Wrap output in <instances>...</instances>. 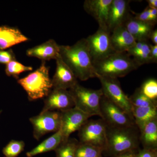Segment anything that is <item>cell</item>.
Segmentation results:
<instances>
[{
    "label": "cell",
    "instance_id": "30",
    "mask_svg": "<svg viewBox=\"0 0 157 157\" xmlns=\"http://www.w3.org/2000/svg\"><path fill=\"white\" fill-rule=\"evenodd\" d=\"M16 60L15 54L12 49L0 50V63L7 64L12 61Z\"/></svg>",
    "mask_w": 157,
    "mask_h": 157
},
{
    "label": "cell",
    "instance_id": "10",
    "mask_svg": "<svg viewBox=\"0 0 157 157\" xmlns=\"http://www.w3.org/2000/svg\"><path fill=\"white\" fill-rule=\"evenodd\" d=\"M29 121L33 129V137L38 140L46 134L55 133L60 130L61 112L56 111L40 112L39 115L30 118Z\"/></svg>",
    "mask_w": 157,
    "mask_h": 157
},
{
    "label": "cell",
    "instance_id": "9",
    "mask_svg": "<svg viewBox=\"0 0 157 157\" xmlns=\"http://www.w3.org/2000/svg\"><path fill=\"white\" fill-rule=\"evenodd\" d=\"M98 78L101 82L102 86L101 90L104 97L133 117L132 114L133 106L129 97L123 90L117 78L101 76H98Z\"/></svg>",
    "mask_w": 157,
    "mask_h": 157
},
{
    "label": "cell",
    "instance_id": "28",
    "mask_svg": "<svg viewBox=\"0 0 157 157\" xmlns=\"http://www.w3.org/2000/svg\"><path fill=\"white\" fill-rule=\"evenodd\" d=\"M33 70L32 67L25 66L17 61L14 60L6 64L5 71L7 76H12L17 79L20 73L32 71Z\"/></svg>",
    "mask_w": 157,
    "mask_h": 157
},
{
    "label": "cell",
    "instance_id": "15",
    "mask_svg": "<svg viewBox=\"0 0 157 157\" xmlns=\"http://www.w3.org/2000/svg\"><path fill=\"white\" fill-rule=\"evenodd\" d=\"M112 2V0H86L83 8L86 13L97 21L99 28L107 29L108 14Z\"/></svg>",
    "mask_w": 157,
    "mask_h": 157
},
{
    "label": "cell",
    "instance_id": "11",
    "mask_svg": "<svg viewBox=\"0 0 157 157\" xmlns=\"http://www.w3.org/2000/svg\"><path fill=\"white\" fill-rule=\"evenodd\" d=\"M61 112V125L60 130L63 141L67 140L71 134L78 131L91 117L76 107Z\"/></svg>",
    "mask_w": 157,
    "mask_h": 157
},
{
    "label": "cell",
    "instance_id": "17",
    "mask_svg": "<svg viewBox=\"0 0 157 157\" xmlns=\"http://www.w3.org/2000/svg\"><path fill=\"white\" fill-rule=\"evenodd\" d=\"M26 55L41 60L42 61L56 59L59 55V45L53 39H49L40 45L29 48Z\"/></svg>",
    "mask_w": 157,
    "mask_h": 157
},
{
    "label": "cell",
    "instance_id": "25",
    "mask_svg": "<svg viewBox=\"0 0 157 157\" xmlns=\"http://www.w3.org/2000/svg\"><path fill=\"white\" fill-rule=\"evenodd\" d=\"M133 107H157V101L151 100L144 95L140 90V88L135 90L132 96L129 97Z\"/></svg>",
    "mask_w": 157,
    "mask_h": 157
},
{
    "label": "cell",
    "instance_id": "14",
    "mask_svg": "<svg viewBox=\"0 0 157 157\" xmlns=\"http://www.w3.org/2000/svg\"><path fill=\"white\" fill-rule=\"evenodd\" d=\"M129 0H112L108 14L107 29L109 33L120 26L124 25L130 16Z\"/></svg>",
    "mask_w": 157,
    "mask_h": 157
},
{
    "label": "cell",
    "instance_id": "27",
    "mask_svg": "<svg viewBox=\"0 0 157 157\" xmlns=\"http://www.w3.org/2000/svg\"><path fill=\"white\" fill-rule=\"evenodd\" d=\"M25 143L23 140H12L2 149L5 157H17L24 150Z\"/></svg>",
    "mask_w": 157,
    "mask_h": 157
},
{
    "label": "cell",
    "instance_id": "19",
    "mask_svg": "<svg viewBox=\"0 0 157 157\" xmlns=\"http://www.w3.org/2000/svg\"><path fill=\"white\" fill-rule=\"evenodd\" d=\"M28 40V38L16 28L0 26V50H5Z\"/></svg>",
    "mask_w": 157,
    "mask_h": 157
},
{
    "label": "cell",
    "instance_id": "16",
    "mask_svg": "<svg viewBox=\"0 0 157 157\" xmlns=\"http://www.w3.org/2000/svg\"><path fill=\"white\" fill-rule=\"evenodd\" d=\"M112 47L116 52H127L136 42L124 25L120 26L110 33Z\"/></svg>",
    "mask_w": 157,
    "mask_h": 157
},
{
    "label": "cell",
    "instance_id": "26",
    "mask_svg": "<svg viewBox=\"0 0 157 157\" xmlns=\"http://www.w3.org/2000/svg\"><path fill=\"white\" fill-rule=\"evenodd\" d=\"M104 150L90 144L79 143L75 151V157H102Z\"/></svg>",
    "mask_w": 157,
    "mask_h": 157
},
{
    "label": "cell",
    "instance_id": "8",
    "mask_svg": "<svg viewBox=\"0 0 157 157\" xmlns=\"http://www.w3.org/2000/svg\"><path fill=\"white\" fill-rule=\"evenodd\" d=\"M100 110L101 119L108 126L126 127L136 125L133 117L104 95L101 98Z\"/></svg>",
    "mask_w": 157,
    "mask_h": 157
},
{
    "label": "cell",
    "instance_id": "7",
    "mask_svg": "<svg viewBox=\"0 0 157 157\" xmlns=\"http://www.w3.org/2000/svg\"><path fill=\"white\" fill-rule=\"evenodd\" d=\"M85 39L93 63L116 52L111 44L110 33L107 29L99 28Z\"/></svg>",
    "mask_w": 157,
    "mask_h": 157
},
{
    "label": "cell",
    "instance_id": "34",
    "mask_svg": "<svg viewBox=\"0 0 157 157\" xmlns=\"http://www.w3.org/2000/svg\"><path fill=\"white\" fill-rule=\"evenodd\" d=\"M150 39L152 42L153 43V45H157V30H153L150 36L149 39Z\"/></svg>",
    "mask_w": 157,
    "mask_h": 157
},
{
    "label": "cell",
    "instance_id": "31",
    "mask_svg": "<svg viewBox=\"0 0 157 157\" xmlns=\"http://www.w3.org/2000/svg\"><path fill=\"white\" fill-rule=\"evenodd\" d=\"M135 17L136 19L141 21H144V22L150 23L154 24L151 21L150 18L149 12L147 7L140 13H135Z\"/></svg>",
    "mask_w": 157,
    "mask_h": 157
},
{
    "label": "cell",
    "instance_id": "23",
    "mask_svg": "<svg viewBox=\"0 0 157 157\" xmlns=\"http://www.w3.org/2000/svg\"><path fill=\"white\" fill-rule=\"evenodd\" d=\"M140 141L144 149H157V119L146 124L140 132Z\"/></svg>",
    "mask_w": 157,
    "mask_h": 157
},
{
    "label": "cell",
    "instance_id": "36",
    "mask_svg": "<svg viewBox=\"0 0 157 157\" xmlns=\"http://www.w3.org/2000/svg\"><path fill=\"white\" fill-rule=\"evenodd\" d=\"M148 4V7L152 9H157V0H147V1Z\"/></svg>",
    "mask_w": 157,
    "mask_h": 157
},
{
    "label": "cell",
    "instance_id": "32",
    "mask_svg": "<svg viewBox=\"0 0 157 157\" xmlns=\"http://www.w3.org/2000/svg\"><path fill=\"white\" fill-rule=\"evenodd\" d=\"M155 150L146 149L143 148L137 151L135 157H153Z\"/></svg>",
    "mask_w": 157,
    "mask_h": 157
},
{
    "label": "cell",
    "instance_id": "33",
    "mask_svg": "<svg viewBox=\"0 0 157 157\" xmlns=\"http://www.w3.org/2000/svg\"><path fill=\"white\" fill-rule=\"evenodd\" d=\"M151 63H157V45H151Z\"/></svg>",
    "mask_w": 157,
    "mask_h": 157
},
{
    "label": "cell",
    "instance_id": "22",
    "mask_svg": "<svg viewBox=\"0 0 157 157\" xmlns=\"http://www.w3.org/2000/svg\"><path fill=\"white\" fill-rule=\"evenodd\" d=\"M132 114L135 125L140 132L146 124L157 119V107H133Z\"/></svg>",
    "mask_w": 157,
    "mask_h": 157
},
{
    "label": "cell",
    "instance_id": "24",
    "mask_svg": "<svg viewBox=\"0 0 157 157\" xmlns=\"http://www.w3.org/2000/svg\"><path fill=\"white\" fill-rule=\"evenodd\" d=\"M78 143V140L74 138L63 141L55 151L56 157H75Z\"/></svg>",
    "mask_w": 157,
    "mask_h": 157
},
{
    "label": "cell",
    "instance_id": "1",
    "mask_svg": "<svg viewBox=\"0 0 157 157\" xmlns=\"http://www.w3.org/2000/svg\"><path fill=\"white\" fill-rule=\"evenodd\" d=\"M59 55L77 79L86 81L98 77L85 39L71 46L59 45Z\"/></svg>",
    "mask_w": 157,
    "mask_h": 157
},
{
    "label": "cell",
    "instance_id": "35",
    "mask_svg": "<svg viewBox=\"0 0 157 157\" xmlns=\"http://www.w3.org/2000/svg\"><path fill=\"white\" fill-rule=\"evenodd\" d=\"M137 152V150L127 152L124 153L119 155L117 157H135Z\"/></svg>",
    "mask_w": 157,
    "mask_h": 157
},
{
    "label": "cell",
    "instance_id": "3",
    "mask_svg": "<svg viewBox=\"0 0 157 157\" xmlns=\"http://www.w3.org/2000/svg\"><path fill=\"white\" fill-rule=\"evenodd\" d=\"M93 64L98 77L117 78L126 76L138 68L127 52H115Z\"/></svg>",
    "mask_w": 157,
    "mask_h": 157
},
{
    "label": "cell",
    "instance_id": "37",
    "mask_svg": "<svg viewBox=\"0 0 157 157\" xmlns=\"http://www.w3.org/2000/svg\"><path fill=\"white\" fill-rule=\"evenodd\" d=\"M153 157H157V150L155 151Z\"/></svg>",
    "mask_w": 157,
    "mask_h": 157
},
{
    "label": "cell",
    "instance_id": "38",
    "mask_svg": "<svg viewBox=\"0 0 157 157\" xmlns=\"http://www.w3.org/2000/svg\"><path fill=\"white\" fill-rule=\"evenodd\" d=\"M2 110H0V115H1V113H2Z\"/></svg>",
    "mask_w": 157,
    "mask_h": 157
},
{
    "label": "cell",
    "instance_id": "18",
    "mask_svg": "<svg viewBox=\"0 0 157 157\" xmlns=\"http://www.w3.org/2000/svg\"><path fill=\"white\" fill-rule=\"evenodd\" d=\"M124 25L136 42L148 41L155 25L153 24L138 20L135 17H131V15Z\"/></svg>",
    "mask_w": 157,
    "mask_h": 157
},
{
    "label": "cell",
    "instance_id": "29",
    "mask_svg": "<svg viewBox=\"0 0 157 157\" xmlns=\"http://www.w3.org/2000/svg\"><path fill=\"white\" fill-rule=\"evenodd\" d=\"M142 93L153 101H157V81L154 78H150L144 82L140 87Z\"/></svg>",
    "mask_w": 157,
    "mask_h": 157
},
{
    "label": "cell",
    "instance_id": "5",
    "mask_svg": "<svg viewBox=\"0 0 157 157\" xmlns=\"http://www.w3.org/2000/svg\"><path fill=\"white\" fill-rule=\"evenodd\" d=\"M73 98L75 107L91 116L101 117L100 104L103 97L102 90L87 88L78 84L69 90Z\"/></svg>",
    "mask_w": 157,
    "mask_h": 157
},
{
    "label": "cell",
    "instance_id": "6",
    "mask_svg": "<svg viewBox=\"0 0 157 157\" xmlns=\"http://www.w3.org/2000/svg\"><path fill=\"white\" fill-rule=\"evenodd\" d=\"M107 124L102 119L88 120L78 132L79 142L104 150L107 145Z\"/></svg>",
    "mask_w": 157,
    "mask_h": 157
},
{
    "label": "cell",
    "instance_id": "21",
    "mask_svg": "<svg viewBox=\"0 0 157 157\" xmlns=\"http://www.w3.org/2000/svg\"><path fill=\"white\" fill-rule=\"evenodd\" d=\"M63 141V135L60 130L53 135L43 140L39 145L26 154L27 157H33L37 155L48 152L55 151L59 145Z\"/></svg>",
    "mask_w": 157,
    "mask_h": 157
},
{
    "label": "cell",
    "instance_id": "4",
    "mask_svg": "<svg viewBox=\"0 0 157 157\" xmlns=\"http://www.w3.org/2000/svg\"><path fill=\"white\" fill-rule=\"evenodd\" d=\"M17 82L25 90L30 101L45 98L52 89L49 68L44 61H42L41 66L36 71L18 79Z\"/></svg>",
    "mask_w": 157,
    "mask_h": 157
},
{
    "label": "cell",
    "instance_id": "2",
    "mask_svg": "<svg viewBox=\"0 0 157 157\" xmlns=\"http://www.w3.org/2000/svg\"><path fill=\"white\" fill-rule=\"evenodd\" d=\"M140 143V131L136 125L126 127L107 125V145L104 152L110 156L117 157L127 152L137 150Z\"/></svg>",
    "mask_w": 157,
    "mask_h": 157
},
{
    "label": "cell",
    "instance_id": "20",
    "mask_svg": "<svg viewBox=\"0 0 157 157\" xmlns=\"http://www.w3.org/2000/svg\"><path fill=\"white\" fill-rule=\"evenodd\" d=\"M151 45L148 41H138L127 52V54L133 57L132 59L138 67L141 65L151 63Z\"/></svg>",
    "mask_w": 157,
    "mask_h": 157
},
{
    "label": "cell",
    "instance_id": "13",
    "mask_svg": "<svg viewBox=\"0 0 157 157\" xmlns=\"http://www.w3.org/2000/svg\"><path fill=\"white\" fill-rule=\"evenodd\" d=\"M56 60V70L51 78L52 88L69 90L78 83L77 78L60 56Z\"/></svg>",
    "mask_w": 157,
    "mask_h": 157
},
{
    "label": "cell",
    "instance_id": "12",
    "mask_svg": "<svg viewBox=\"0 0 157 157\" xmlns=\"http://www.w3.org/2000/svg\"><path fill=\"white\" fill-rule=\"evenodd\" d=\"M74 107L73 98L69 90L52 88L45 98L44 107L41 112H63Z\"/></svg>",
    "mask_w": 157,
    "mask_h": 157
}]
</instances>
